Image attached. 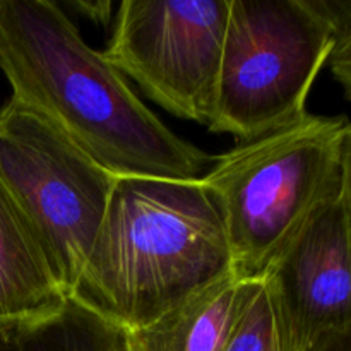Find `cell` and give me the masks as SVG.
I'll return each instance as SVG.
<instances>
[{
  "label": "cell",
  "mask_w": 351,
  "mask_h": 351,
  "mask_svg": "<svg viewBox=\"0 0 351 351\" xmlns=\"http://www.w3.org/2000/svg\"><path fill=\"white\" fill-rule=\"evenodd\" d=\"M0 71L10 99L117 178L197 180L215 161L171 132L53 0H0Z\"/></svg>",
  "instance_id": "6da1fadb"
},
{
  "label": "cell",
  "mask_w": 351,
  "mask_h": 351,
  "mask_svg": "<svg viewBox=\"0 0 351 351\" xmlns=\"http://www.w3.org/2000/svg\"><path fill=\"white\" fill-rule=\"evenodd\" d=\"M230 274L225 226L199 180L120 177L69 297L130 332Z\"/></svg>",
  "instance_id": "7a4b0ae2"
},
{
  "label": "cell",
  "mask_w": 351,
  "mask_h": 351,
  "mask_svg": "<svg viewBox=\"0 0 351 351\" xmlns=\"http://www.w3.org/2000/svg\"><path fill=\"white\" fill-rule=\"evenodd\" d=\"M213 163L197 180L225 226L233 274L261 281L314 213L351 194V123L308 113Z\"/></svg>",
  "instance_id": "3957f363"
},
{
  "label": "cell",
  "mask_w": 351,
  "mask_h": 351,
  "mask_svg": "<svg viewBox=\"0 0 351 351\" xmlns=\"http://www.w3.org/2000/svg\"><path fill=\"white\" fill-rule=\"evenodd\" d=\"M329 53L315 0H230L208 129L242 144L300 122Z\"/></svg>",
  "instance_id": "277c9868"
},
{
  "label": "cell",
  "mask_w": 351,
  "mask_h": 351,
  "mask_svg": "<svg viewBox=\"0 0 351 351\" xmlns=\"http://www.w3.org/2000/svg\"><path fill=\"white\" fill-rule=\"evenodd\" d=\"M117 177L34 110L0 106V182L71 295Z\"/></svg>",
  "instance_id": "5b68a950"
},
{
  "label": "cell",
  "mask_w": 351,
  "mask_h": 351,
  "mask_svg": "<svg viewBox=\"0 0 351 351\" xmlns=\"http://www.w3.org/2000/svg\"><path fill=\"white\" fill-rule=\"evenodd\" d=\"M230 0H123L106 60L156 105L209 125Z\"/></svg>",
  "instance_id": "8992f818"
},
{
  "label": "cell",
  "mask_w": 351,
  "mask_h": 351,
  "mask_svg": "<svg viewBox=\"0 0 351 351\" xmlns=\"http://www.w3.org/2000/svg\"><path fill=\"white\" fill-rule=\"evenodd\" d=\"M350 195L314 213L261 280L281 351H307L326 336L351 332Z\"/></svg>",
  "instance_id": "52a82bcc"
},
{
  "label": "cell",
  "mask_w": 351,
  "mask_h": 351,
  "mask_svg": "<svg viewBox=\"0 0 351 351\" xmlns=\"http://www.w3.org/2000/svg\"><path fill=\"white\" fill-rule=\"evenodd\" d=\"M261 288L263 281L230 274L151 324L125 332L127 351H225Z\"/></svg>",
  "instance_id": "ba28073f"
},
{
  "label": "cell",
  "mask_w": 351,
  "mask_h": 351,
  "mask_svg": "<svg viewBox=\"0 0 351 351\" xmlns=\"http://www.w3.org/2000/svg\"><path fill=\"white\" fill-rule=\"evenodd\" d=\"M65 300L43 250L0 182V321L48 314Z\"/></svg>",
  "instance_id": "9c48e42d"
},
{
  "label": "cell",
  "mask_w": 351,
  "mask_h": 351,
  "mask_svg": "<svg viewBox=\"0 0 351 351\" xmlns=\"http://www.w3.org/2000/svg\"><path fill=\"white\" fill-rule=\"evenodd\" d=\"M0 351H127L125 331L67 297L43 315L0 321Z\"/></svg>",
  "instance_id": "30bf717a"
},
{
  "label": "cell",
  "mask_w": 351,
  "mask_h": 351,
  "mask_svg": "<svg viewBox=\"0 0 351 351\" xmlns=\"http://www.w3.org/2000/svg\"><path fill=\"white\" fill-rule=\"evenodd\" d=\"M225 351H281L264 287L247 308Z\"/></svg>",
  "instance_id": "8fae6325"
},
{
  "label": "cell",
  "mask_w": 351,
  "mask_h": 351,
  "mask_svg": "<svg viewBox=\"0 0 351 351\" xmlns=\"http://www.w3.org/2000/svg\"><path fill=\"white\" fill-rule=\"evenodd\" d=\"M319 12L331 33V53L328 64L350 98V55H351V0H315Z\"/></svg>",
  "instance_id": "7c38bea8"
},
{
  "label": "cell",
  "mask_w": 351,
  "mask_h": 351,
  "mask_svg": "<svg viewBox=\"0 0 351 351\" xmlns=\"http://www.w3.org/2000/svg\"><path fill=\"white\" fill-rule=\"evenodd\" d=\"M307 351H351V332H336L326 336Z\"/></svg>",
  "instance_id": "4fadbf2b"
},
{
  "label": "cell",
  "mask_w": 351,
  "mask_h": 351,
  "mask_svg": "<svg viewBox=\"0 0 351 351\" xmlns=\"http://www.w3.org/2000/svg\"><path fill=\"white\" fill-rule=\"evenodd\" d=\"M72 7L75 9L84 10V14L91 19L98 21V23H105L110 17V9H112V3L110 2H72Z\"/></svg>",
  "instance_id": "5bb4252c"
}]
</instances>
